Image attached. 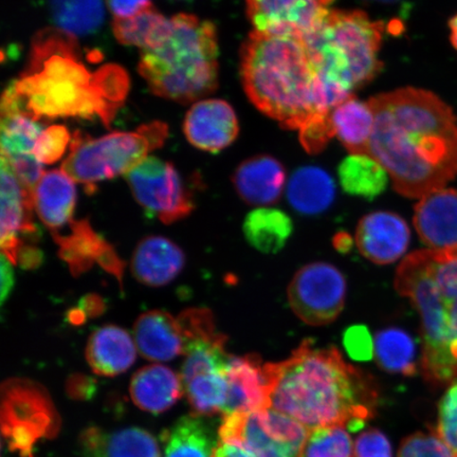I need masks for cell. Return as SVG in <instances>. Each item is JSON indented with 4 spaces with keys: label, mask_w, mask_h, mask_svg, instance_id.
<instances>
[{
    "label": "cell",
    "mask_w": 457,
    "mask_h": 457,
    "mask_svg": "<svg viewBox=\"0 0 457 457\" xmlns=\"http://www.w3.org/2000/svg\"><path fill=\"white\" fill-rule=\"evenodd\" d=\"M71 140L70 130L64 125H53L38 137L34 156L43 164H54L64 155Z\"/></svg>",
    "instance_id": "ab89813d"
},
{
    "label": "cell",
    "mask_w": 457,
    "mask_h": 457,
    "mask_svg": "<svg viewBox=\"0 0 457 457\" xmlns=\"http://www.w3.org/2000/svg\"><path fill=\"white\" fill-rule=\"evenodd\" d=\"M60 430V417L53 400L37 382L14 378L2 386V432L10 451L21 457H36L43 439Z\"/></svg>",
    "instance_id": "9c48e42d"
},
{
    "label": "cell",
    "mask_w": 457,
    "mask_h": 457,
    "mask_svg": "<svg viewBox=\"0 0 457 457\" xmlns=\"http://www.w3.org/2000/svg\"><path fill=\"white\" fill-rule=\"evenodd\" d=\"M270 408L313 430L343 427L352 432L375 414L373 381L352 367L336 347L303 341L288 359L266 363Z\"/></svg>",
    "instance_id": "3957f363"
},
{
    "label": "cell",
    "mask_w": 457,
    "mask_h": 457,
    "mask_svg": "<svg viewBox=\"0 0 457 457\" xmlns=\"http://www.w3.org/2000/svg\"><path fill=\"white\" fill-rule=\"evenodd\" d=\"M384 33V22L363 11L330 10L322 26L303 38L330 111L378 76Z\"/></svg>",
    "instance_id": "52a82bcc"
},
{
    "label": "cell",
    "mask_w": 457,
    "mask_h": 457,
    "mask_svg": "<svg viewBox=\"0 0 457 457\" xmlns=\"http://www.w3.org/2000/svg\"><path fill=\"white\" fill-rule=\"evenodd\" d=\"M219 55L213 22L179 13L171 17L169 36L162 45L141 51L138 71L154 95L190 104L219 86Z\"/></svg>",
    "instance_id": "8992f818"
},
{
    "label": "cell",
    "mask_w": 457,
    "mask_h": 457,
    "mask_svg": "<svg viewBox=\"0 0 457 457\" xmlns=\"http://www.w3.org/2000/svg\"><path fill=\"white\" fill-rule=\"evenodd\" d=\"M67 388L68 394L76 399L91 398L96 390L94 380L83 375L71 376Z\"/></svg>",
    "instance_id": "bcb514c9"
},
{
    "label": "cell",
    "mask_w": 457,
    "mask_h": 457,
    "mask_svg": "<svg viewBox=\"0 0 457 457\" xmlns=\"http://www.w3.org/2000/svg\"><path fill=\"white\" fill-rule=\"evenodd\" d=\"M137 347L150 361L165 362L184 355V339L177 318L163 311L142 313L134 328Z\"/></svg>",
    "instance_id": "603a6c76"
},
{
    "label": "cell",
    "mask_w": 457,
    "mask_h": 457,
    "mask_svg": "<svg viewBox=\"0 0 457 457\" xmlns=\"http://www.w3.org/2000/svg\"><path fill=\"white\" fill-rule=\"evenodd\" d=\"M417 348L407 331L387 328L375 337V357L387 373L413 376L417 371Z\"/></svg>",
    "instance_id": "836d02e7"
},
{
    "label": "cell",
    "mask_w": 457,
    "mask_h": 457,
    "mask_svg": "<svg viewBox=\"0 0 457 457\" xmlns=\"http://www.w3.org/2000/svg\"><path fill=\"white\" fill-rule=\"evenodd\" d=\"M129 90V77L124 68L106 64L90 71L77 37L54 27L36 34L26 70L4 91L2 103L38 122L98 118L108 128Z\"/></svg>",
    "instance_id": "7a4b0ae2"
},
{
    "label": "cell",
    "mask_w": 457,
    "mask_h": 457,
    "mask_svg": "<svg viewBox=\"0 0 457 457\" xmlns=\"http://www.w3.org/2000/svg\"><path fill=\"white\" fill-rule=\"evenodd\" d=\"M164 457H212V431L198 416L182 417L162 434Z\"/></svg>",
    "instance_id": "4dcf8cb0"
},
{
    "label": "cell",
    "mask_w": 457,
    "mask_h": 457,
    "mask_svg": "<svg viewBox=\"0 0 457 457\" xmlns=\"http://www.w3.org/2000/svg\"><path fill=\"white\" fill-rule=\"evenodd\" d=\"M59 254L74 277L98 264L122 284L124 262L104 237L94 230L87 220H73L67 234L53 233Z\"/></svg>",
    "instance_id": "5bb4252c"
},
{
    "label": "cell",
    "mask_w": 457,
    "mask_h": 457,
    "mask_svg": "<svg viewBox=\"0 0 457 457\" xmlns=\"http://www.w3.org/2000/svg\"><path fill=\"white\" fill-rule=\"evenodd\" d=\"M170 19L160 13L155 5L127 19H113L112 31L120 44L140 50L158 47L168 37Z\"/></svg>",
    "instance_id": "f546056e"
},
{
    "label": "cell",
    "mask_w": 457,
    "mask_h": 457,
    "mask_svg": "<svg viewBox=\"0 0 457 457\" xmlns=\"http://www.w3.org/2000/svg\"><path fill=\"white\" fill-rule=\"evenodd\" d=\"M104 303L99 295H86L79 303V311H81L86 318L96 317L104 311Z\"/></svg>",
    "instance_id": "681fc988"
},
{
    "label": "cell",
    "mask_w": 457,
    "mask_h": 457,
    "mask_svg": "<svg viewBox=\"0 0 457 457\" xmlns=\"http://www.w3.org/2000/svg\"><path fill=\"white\" fill-rule=\"evenodd\" d=\"M398 457H457L450 445L434 432H417L403 439Z\"/></svg>",
    "instance_id": "f35d334b"
},
{
    "label": "cell",
    "mask_w": 457,
    "mask_h": 457,
    "mask_svg": "<svg viewBox=\"0 0 457 457\" xmlns=\"http://www.w3.org/2000/svg\"><path fill=\"white\" fill-rule=\"evenodd\" d=\"M184 387L194 415L211 416L224 412L228 392L227 371L193 377L184 382Z\"/></svg>",
    "instance_id": "d590c367"
},
{
    "label": "cell",
    "mask_w": 457,
    "mask_h": 457,
    "mask_svg": "<svg viewBox=\"0 0 457 457\" xmlns=\"http://www.w3.org/2000/svg\"><path fill=\"white\" fill-rule=\"evenodd\" d=\"M245 95L282 128L300 130L329 112L304 39L253 31L241 49Z\"/></svg>",
    "instance_id": "277c9868"
},
{
    "label": "cell",
    "mask_w": 457,
    "mask_h": 457,
    "mask_svg": "<svg viewBox=\"0 0 457 457\" xmlns=\"http://www.w3.org/2000/svg\"><path fill=\"white\" fill-rule=\"evenodd\" d=\"M212 457H253L239 445L220 442L216 445Z\"/></svg>",
    "instance_id": "f907efd6"
},
{
    "label": "cell",
    "mask_w": 457,
    "mask_h": 457,
    "mask_svg": "<svg viewBox=\"0 0 457 457\" xmlns=\"http://www.w3.org/2000/svg\"><path fill=\"white\" fill-rule=\"evenodd\" d=\"M299 134L301 145L308 154L321 153L336 136L330 112L318 114L299 130Z\"/></svg>",
    "instance_id": "b9f144b4"
},
{
    "label": "cell",
    "mask_w": 457,
    "mask_h": 457,
    "mask_svg": "<svg viewBox=\"0 0 457 457\" xmlns=\"http://www.w3.org/2000/svg\"><path fill=\"white\" fill-rule=\"evenodd\" d=\"M340 184L348 195L373 200L386 191L388 174L368 155H350L339 165Z\"/></svg>",
    "instance_id": "1f68e13d"
},
{
    "label": "cell",
    "mask_w": 457,
    "mask_h": 457,
    "mask_svg": "<svg viewBox=\"0 0 457 457\" xmlns=\"http://www.w3.org/2000/svg\"><path fill=\"white\" fill-rule=\"evenodd\" d=\"M136 346L127 330L105 325L90 335L86 360L94 373L113 377L123 374L135 363Z\"/></svg>",
    "instance_id": "d4e9b609"
},
{
    "label": "cell",
    "mask_w": 457,
    "mask_h": 457,
    "mask_svg": "<svg viewBox=\"0 0 457 457\" xmlns=\"http://www.w3.org/2000/svg\"><path fill=\"white\" fill-rule=\"evenodd\" d=\"M343 346L356 361H370L375 356V340L364 325H353L343 334Z\"/></svg>",
    "instance_id": "7bdbcfd3"
},
{
    "label": "cell",
    "mask_w": 457,
    "mask_h": 457,
    "mask_svg": "<svg viewBox=\"0 0 457 457\" xmlns=\"http://www.w3.org/2000/svg\"><path fill=\"white\" fill-rule=\"evenodd\" d=\"M2 157L5 159L33 154L44 128L37 120L16 108L2 107Z\"/></svg>",
    "instance_id": "e575fe53"
},
{
    "label": "cell",
    "mask_w": 457,
    "mask_h": 457,
    "mask_svg": "<svg viewBox=\"0 0 457 457\" xmlns=\"http://www.w3.org/2000/svg\"><path fill=\"white\" fill-rule=\"evenodd\" d=\"M395 287L421 319V368L434 386L457 380V245L411 253L399 266Z\"/></svg>",
    "instance_id": "5b68a950"
},
{
    "label": "cell",
    "mask_w": 457,
    "mask_h": 457,
    "mask_svg": "<svg viewBox=\"0 0 457 457\" xmlns=\"http://www.w3.org/2000/svg\"><path fill=\"white\" fill-rule=\"evenodd\" d=\"M286 171L283 164L270 155H259L238 165L233 185L245 203L268 205L278 202L284 190Z\"/></svg>",
    "instance_id": "7402d4cb"
},
{
    "label": "cell",
    "mask_w": 457,
    "mask_h": 457,
    "mask_svg": "<svg viewBox=\"0 0 457 457\" xmlns=\"http://www.w3.org/2000/svg\"><path fill=\"white\" fill-rule=\"evenodd\" d=\"M293 230L290 217L278 209H256L245 216L244 221L245 239L265 254H276L281 251Z\"/></svg>",
    "instance_id": "f1b7e54d"
},
{
    "label": "cell",
    "mask_w": 457,
    "mask_h": 457,
    "mask_svg": "<svg viewBox=\"0 0 457 457\" xmlns=\"http://www.w3.org/2000/svg\"><path fill=\"white\" fill-rule=\"evenodd\" d=\"M186 256L179 245L163 237L143 238L131 259V272L148 287H162L179 277Z\"/></svg>",
    "instance_id": "44dd1931"
},
{
    "label": "cell",
    "mask_w": 457,
    "mask_h": 457,
    "mask_svg": "<svg viewBox=\"0 0 457 457\" xmlns=\"http://www.w3.org/2000/svg\"><path fill=\"white\" fill-rule=\"evenodd\" d=\"M323 4L328 7V5L334 2V0H322Z\"/></svg>",
    "instance_id": "11a10c76"
},
{
    "label": "cell",
    "mask_w": 457,
    "mask_h": 457,
    "mask_svg": "<svg viewBox=\"0 0 457 457\" xmlns=\"http://www.w3.org/2000/svg\"><path fill=\"white\" fill-rule=\"evenodd\" d=\"M108 8L114 19H127L151 7V0H107Z\"/></svg>",
    "instance_id": "f6af8a7d"
},
{
    "label": "cell",
    "mask_w": 457,
    "mask_h": 457,
    "mask_svg": "<svg viewBox=\"0 0 457 457\" xmlns=\"http://www.w3.org/2000/svg\"><path fill=\"white\" fill-rule=\"evenodd\" d=\"M375 124L369 156L391 177L400 195L422 198L457 175V117L425 89L405 87L369 101Z\"/></svg>",
    "instance_id": "6da1fadb"
},
{
    "label": "cell",
    "mask_w": 457,
    "mask_h": 457,
    "mask_svg": "<svg viewBox=\"0 0 457 457\" xmlns=\"http://www.w3.org/2000/svg\"><path fill=\"white\" fill-rule=\"evenodd\" d=\"M336 187L327 170L304 167L295 170L288 184L291 207L299 213L314 215L324 212L333 204Z\"/></svg>",
    "instance_id": "83f0119b"
},
{
    "label": "cell",
    "mask_w": 457,
    "mask_h": 457,
    "mask_svg": "<svg viewBox=\"0 0 457 457\" xmlns=\"http://www.w3.org/2000/svg\"><path fill=\"white\" fill-rule=\"evenodd\" d=\"M2 173V233L0 245L3 254L16 264L17 254L22 239L21 234L34 241L37 228L33 221V209L27 204L19 180L11 170L10 165L2 158L0 162Z\"/></svg>",
    "instance_id": "ac0fdd59"
},
{
    "label": "cell",
    "mask_w": 457,
    "mask_h": 457,
    "mask_svg": "<svg viewBox=\"0 0 457 457\" xmlns=\"http://www.w3.org/2000/svg\"><path fill=\"white\" fill-rule=\"evenodd\" d=\"M77 204L74 181L62 170L45 171L34 191V210L53 233L71 224Z\"/></svg>",
    "instance_id": "cb8c5ba5"
},
{
    "label": "cell",
    "mask_w": 457,
    "mask_h": 457,
    "mask_svg": "<svg viewBox=\"0 0 457 457\" xmlns=\"http://www.w3.org/2000/svg\"><path fill=\"white\" fill-rule=\"evenodd\" d=\"M255 32L305 38L318 30L329 10L322 0H245Z\"/></svg>",
    "instance_id": "4fadbf2b"
},
{
    "label": "cell",
    "mask_w": 457,
    "mask_h": 457,
    "mask_svg": "<svg viewBox=\"0 0 457 457\" xmlns=\"http://www.w3.org/2000/svg\"><path fill=\"white\" fill-rule=\"evenodd\" d=\"M346 281L327 262H312L295 273L288 287L291 310L301 321L322 327L333 323L345 308Z\"/></svg>",
    "instance_id": "7c38bea8"
},
{
    "label": "cell",
    "mask_w": 457,
    "mask_h": 457,
    "mask_svg": "<svg viewBox=\"0 0 457 457\" xmlns=\"http://www.w3.org/2000/svg\"><path fill=\"white\" fill-rule=\"evenodd\" d=\"M336 136L351 155H368L375 116L369 102L355 96L330 111Z\"/></svg>",
    "instance_id": "4316f807"
},
{
    "label": "cell",
    "mask_w": 457,
    "mask_h": 457,
    "mask_svg": "<svg viewBox=\"0 0 457 457\" xmlns=\"http://www.w3.org/2000/svg\"><path fill=\"white\" fill-rule=\"evenodd\" d=\"M355 457H392V445L377 428H370L357 437L353 447Z\"/></svg>",
    "instance_id": "ee69618b"
},
{
    "label": "cell",
    "mask_w": 457,
    "mask_h": 457,
    "mask_svg": "<svg viewBox=\"0 0 457 457\" xmlns=\"http://www.w3.org/2000/svg\"><path fill=\"white\" fill-rule=\"evenodd\" d=\"M227 378L228 392L222 414L257 412L270 408V381L259 356H232Z\"/></svg>",
    "instance_id": "e0dca14e"
},
{
    "label": "cell",
    "mask_w": 457,
    "mask_h": 457,
    "mask_svg": "<svg viewBox=\"0 0 457 457\" xmlns=\"http://www.w3.org/2000/svg\"><path fill=\"white\" fill-rule=\"evenodd\" d=\"M79 453L81 457H162L155 437L140 428H86L79 438Z\"/></svg>",
    "instance_id": "ffe728a7"
},
{
    "label": "cell",
    "mask_w": 457,
    "mask_h": 457,
    "mask_svg": "<svg viewBox=\"0 0 457 457\" xmlns=\"http://www.w3.org/2000/svg\"><path fill=\"white\" fill-rule=\"evenodd\" d=\"M184 130L193 146L217 153L236 141L239 125L237 113L228 103L209 99L194 103L187 113Z\"/></svg>",
    "instance_id": "9a60e30c"
},
{
    "label": "cell",
    "mask_w": 457,
    "mask_h": 457,
    "mask_svg": "<svg viewBox=\"0 0 457 457\" xmlns=\"http://www.w3.org/2000/svg\"><path fill=\"white\" fill-rule=\"evenodd\" d=\"M337 239H338V243H336V245L340 251H347L351 248V238L347 236L343 237L342 234H340L339 237H337Z\"/></svg>",
    "instance_id": "f5cc1de1"
},
{
    "label": "cell",
    "mask_w": 457,
    "mask_h": 457,
    "mask_svg": "<svg viewBox=\"0 0 457 457\" xmlns=\"http://www.w3.org/2000/svg\"><path fill=\"white\" fill-rule=\"evenodd\" d=\"M185 347L191 343L214 339L221 335L216 328L212 312L207 308H188L179 317Z\"/></svg>",
    "instance_id": "74e56055"
},
{
    "label": "cell",
    "mask_w": 457,
    "mask_h": 457,
    "mask_svg": "<svg viewBox=\"0 0 457 457\" xmlns=\"http://www.w3.org/2000/svg\"><path fill=\"white\" fill-rule=\"evenodd\" d=\"M450 41L457 50V13L449 21Z\"/></svg>",
    "instance_id": "816d5d0a"
},
{
    "label": "cell",
    "mask_w": 457,
    "mask_h": 457,
    "mask_svg": "<svg viewBox=\"0 0 457 457\" xmlns=\"http://www.w3.org/2000/svg\"><path fill=\"white\" fill-rule=\"evenodd\" d=\"M436 432L457 455V380L448 386L439 402Z\"/></svg>",
    "instance_id": "60d3db41"
},
{
    "label": "cell",
    "mask_w": 457,
    "mask_h": 457,
    "mask_svg": "<svg viewBox=\"0 0 457 457\" xmlns=\"http://www.w3.org/2000/svg\"><path fill=\"white\" fill-rule=\"evenodd\" d=\"M184 390L181 377L162 364L140 369L129 386L131 399L137 407L155 415L173 407Z\"/></svg>",
    "instance_id": "484cf974"
},
{
    "label": "cell",
    "mask_w": 457,
    "mask_h": 457,
    "mask_svg": "<svg viewBox=\"0 0 457 457\" xmlns=\"http://www.w3.org/2000/svg\"><path fill=\"white\" fill-rule=\"evenodd\" d=\"M14 286L12 262L2 253V304L7 300Z\"/></svg>",
    "instance_id": "c3c4849f"
},
{
    "label": "cell",
    "mask_w": 457,
    "mask_h": 457,
    "mask_svg": "<svg viewBox=\"0 0 457 457\" xmlns=\"http://www.w3.org/2000/svg\"><path fill=\"white\" fill-rule=\"evenodd\" d=\"M310 428L272 408L224 415L220 441L239 445L253 457H300Z\"/></svg>",
    "instance_id": "30bf717a"
},
{
    "label": "cell",
    "mask_w": 457,
    "mask_h": 457,
    "mask_svg": "<svg viewBox=\"0 0 457 457\" xmlns=\"http://www.w3.org/2000/svg\"><path fill=\"white\" fill-rule=\"evenodd\" d=\"M414 226L421 242L431 249L457 245V190L442 188L420 198Z\"/></svg>",
    "instance_id": "d6986e66"
},
{
    "label": "cell",
    "mask_w": 457,
    "mask_h": 457,
    "mask_svg": "<svg viewBox=\"0 0 457 457\" xmlns=\"http://www.w3.org/2000/svg\"><path fill=\"white\" fill-rule=\"evenodd\" d=\"M411 232L407 222L392 212H375L360 220L357 247L364 257L378 265L395 262L407 251Z\"/></svg>",
    "instance_id": "2e32d148"
},
{
    "label": "cell",
    "mask_w": 457,
    "mask_h": 457,
    "mask_svg": "<svg viewBox=\"0 0 457 457\" xmlns=\"http://www.w3.org/2000/svg\"><path fill=\"white\" fill-rule=\"evenodd\" d=\"M364 2L379 3V4H395V3L400 2V0H364Z\"/></svg>",
    "instance_id": "db71d44e"
},
{
    "label": "cell",
    "mask_w": 457,
    "mask_h": 457,
    "mask_svg": "<svg viewBox=\"0 0 457 457\" xmlns=\"http://www.w3.org/2000/svg\"><path fill=\"white\" fill-rule=\"evenodd\" d=\"M169 137V127L160 121L141 125L134 131H113L100 138L73 135L71 154L62 164L73 181L94 190L98 182L127 175L162 147Z\"/></svg>",
    "instance_id": "ba28073f"
},
{
    "label": "cell",
    "mask_w": 457,
    "mask_h": 457,
    "mask_svg": "<svg viewBox=\"0 0 457 457\" xmlns=\"http://www.w3.org/2000/svg\"><path fill=\"white\" fill-rule=\"evenodd\" d=\"M55 28L74 37L89 36L104 21L102 0H48Z\"/></svg>",
    "instance_id": "d6a6232c"
},
{
    "label": "cell",
    "mask_w": 457,
    "mask_h": 457,
    "mask_svg": "<svg viewBox=\"0 0 457 457\" xmlns=\"http://www.w3.org/2000/svg\"><path fill=\"white\" fill-rule=\"evenodd\" d=\"M125 179L137 203L164 224L184 220L194 210L192 194L170 162L148 156Z\"/></svg>",
    "instance_id": "8fae6325"
},
{
    "label": "cell",
    "mask_w": 457,
    "mask_h": 457,
    "mask_svg": "<svg viewBox=\"0 0 457 457\" xmlns=\"http://www.w3.org/2000/svg\"><path fill=\"white\" fill-rule=\"evenodd\" d=\"M300 457H355L352 438L343 427L311 430Z\"/></svg>",
    "instance_id": "8d00e7d4"
},
{
    "label": "cell",
    "mask_w": 457,
    "mask_h": 457,
    "mask_svg": "<svg viewBox=\"0 0 457 457\" xmlns=\"http://www.w3.org/2000/svg\"><path fill=\"white\" fill-rule=\"evenodd\" d=\"M43 262V253L37 245L22 243L19 254H17V262L24 270H37Z\"/></svg>",
    "instance_id": "7dc6e473"
}]
</instances>
